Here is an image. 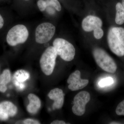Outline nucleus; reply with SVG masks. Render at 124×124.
I'll use <instances>...</instances> for the list:
<instances>
[{
    "label": "nucleus",
    "instance_id": "5701e85b",
    "mask_svg": "<svg viewBox=\"0 0 124 124\" xmlns=\"http://www.w3.org/2000/svg\"><path fill=\"white\" fill-rule=\"evenodd\" d=\"M55 9L51 6H48L46 9V12L49 15H54L55 13Z\"/></svg>",
    "mask_w": 124,
    "mask_h": 124
},
{
    "label": "nucleus",
    "instance_id": "c85d7f7f",
    "mask_svg": "<svg viewBox=\"0 0 124 124\" xmlns=\"http://www.w3.org/2000/svg\"><path fill=\"white\" fill-rule=\"evenodd\" d=\"M122 5L124 8V0H122Z\"/></svg>",
    "mask_w": 124,
    "mask_h": 124
},
{
    "label": "nucleus",
    "instance_id": "f3484780",
    "mask_svg": "<svg viewBox=\"0 0 124 124\" xmlns=\"http://www.w3.org/2000/svg\"><path fill=\"white\" fill-rule=\"evenodd\" d=\"M114 80L112 78L109 77L102 79L99 82V85L101 87H104L112 85Z\"/></svg>",
    "mask_w": 124,
    "mask_h": 124
},
{
    "label": "nucleus",
    "instance_id": "a878e982",
    "mask_svg": "<svg viewBox=\"0 0 124 124\" xmlns=\"http://www.w3.org/2000/svg\"><path fill=\"white\" fill-rule=\"evenodd\" d=\"M51 124H66V122H64L63 121L58 120H56L54 121L53 122H51Z\"/></svg>",
    "mask_w": 124,
    "mask_h": 124
},
{
    "label": "nucleus",
    "instance_id": "6e6552de",
    "mask_svg": "<svg viewBox=\"0 0 124 124\" xmlns=\"http://www.w3.org/2000/svg\"><path fill=\"white\" fill-rule=\"evenodd\" d=\"M107 38L108 46L111 51L119 57L124 56V46L113 33L112 28L108 31Z\"/></svg>",
    "mask_w": 124,
    "mask_h": 124
},
{
    "label": "nucleus",
    "instance_id": "c756f323",
    "mask_svg": "<svg viewBox=\"0 0 124 124\" xmlns=\"http://www.w3.org/2000/svg\"><path fill=\"white\" fill-rule=\"evenodd\" d=\"M25 0V1H28V0Z\"/></svg>",
    "mask_w": 124,
    "mask_h": 124
},
{
    "label": "nucleus",
    "instance_id": "9d476101",
    "mask_svg": "<svg viewBox=\"0 0 124 124\" xmlns=\"http://www.w3.org/2000/svg\"><path fill=\"white\" fill-rule=\"evenodd\" d=\"M102 26V22L99 17L89 15L85 18L82 21V27L84 31L91 32Z\"/></svg>",
    "mask_w": 124,
    "mask_h": 124
},
{
    "label": "nucleus",
    "instance_id": "20e7f679",
    "mask_svg": "<svg viewBox=\"0 0 124 124\" xmlns=\"http://www.w3.org/2000/svg\"><path fill=\"white\" fill-rule=\"evenodd\" d=\"M57 55L53 46L47 48L41 55L40 60V66L42 71L46 75L49 76L53 73Z\"/></svg>",
    "mask_w": 124,
    "mask_h": 124
},
{
    "label": "nucleus",
    "instance_id": "aec40b11",
    "mask_svg": "<svg viewBox=\"0 0 124 124\" xmlns=\"http://www.w3.org/2000/svg\"><path fill=\"white\" fill-rule=\"evenodd\" d=\"M37 5L40 11L42 12L46 10V8L48 6V4L46 1L44 0H39L37 2Z\"/></svg>",
    "mask_w": 124,
    "mask_h": 124
},
{
    "label": "nucleus",
    "instance_id": "a211bd4d",
    "mask_svg": "<svg viewBox=\"0 0 124 124\" xmlns=\"http://www.w3.org/2000/svg\"><path fill=\"white\" fill-rule=\"evenodd\" d=\"M46 1L48 4V6L53 7L55 10L58 11H61L62 10V6L58 0H46Z\"/></svg>",
    "mask_w": 124,
    "mask_h": 124
},
{
    "label": "nucleus",
    "instance_id": "6ab92c4d",
    "mask_svg": "<svg viewBox=\"0 0 124 124\" xmlns=\"http://www.w3.org/2000/svg\"><path fill=\"white\" fill-rule=\"evenodd\" d=\"M116 112L117 115L124 116V100L118 104L116 109Z\"/></svg>",
    "mask_w": 124,
    "mask_h": 124
},
{
    "label": "nucleus",
    "instance_id": "7ed1b4c3",
    "mask_svg": "<svg viewBox=\"0 0 124 124\" xmlns=\"http://www.w3.org/2000/svg\"><path fill=\"white\" fill-rule=\"evenodd\" d=\"M53 45L57 54L63 60L67 62L73 60L75 55V49L70 43L64 39L57 38L54 41Z\"/></svg>",
    "mask_w": 124,
    "mask_h": 124
},
{
    "label": "nucleus",
    "instance_id": "2eb2a0df",
    "mask_svg": "<svg viewBox=\"0 0 124 124\" xmlns=\"http://www.w3.org/2000/svg\"><path fill=\"white\" fill-rule=\"evenodd\" d=\"M113 33L116 36L121 44L124 46V29L122 27L112 28Z\"/></svg>",
    "mask_w": 124,
    "mask_h": 124
},
{
    "label": "nucleus",
    "instance_id": "f257e3e1",
    "mask_svg": "<svg viewBox=\"0 0 124 124\" xmlns=\"http://www.w3.org/2000/svg\"><path fill=\"white\" fill-rule=\"evenodd\" d=\"M28 36L29 32L26 27L23 24H17L8 31L6 35V42L10 46H16L26 42Z\"/></svg>",
    "mask_w": 124,
    "mask_h": 124
},
{
    "label": "nucleus",
    "instance_id": "dca6fc26",
    "mask_svg": "<svg viewBox=\"0 0 124 124\" xmlns=\"http://www.w3.org/2000/svg\"><path fill=\"white\" fill-rule=\"evenodd\" d=\"M11 73L8 69H5L0 76V83L6 85L10 81Z\"/></svg>",
    "mask_w": 124,
    "mask_h": 124
},
{
    "label": "nucleus",
    "instance_id": "bb28decb",
    "mask_svg": "<svg viewBox=\"0 0 124 124\" xmlns=\"http://www.w3.org/2000/svg\"><path fill=\"white\" fill-rule=\"evenodd\" d=\"M16 124H23V121H18V122H16Z\"/></svg>",
    "mask_w": 124,
    "mask_h": 124
},
{
    "label": "nucleus",
    "instance_id": "f8f14e48",
    "mask_svg": "<svg viewBox=\"0 0 124 124\" xmlns=\"http://www.w3.org/2000/svg\"><path fill=\"white\" fill-rule=\"evenodd\" d=\"M28 98L29 103L27 106V110L31 114H35L40 108V100L37 96L32 93L29 94Z\"/></svg>",
    "mask_w": 124,
    "mask_h": 124
},
{
    "label": "nucleus",
    "instance_id": "4468645a",
    "mask_svg": "<svg viewBox=\"0 0 124 124\" xmlns=\"http://www.w3.org/2000/svg\"><path fill=\"white\" fill-rule=\"evenodd\" d=\"M116 23L119 25H121L124 23V8L121 3L118 2L116 4Z\"/></svg>",
    "mask_w": 124,
    "mask_h": 124
},
{
    "label": "nucleus",
    "instance_id": "393cba45",
    "mask_svg": "<svg viewBox=\"0 0 124 124\" xmlns=\"http://www.w3.org/2000/svg\"><path fill=\"white\" fill-rule=\"evenodd\" d=\"M5 24V20L2 15L0 14V30L3 28Z\"/></svg>",
    "mask_w": 124,
    "mask_h": 124
},
{
    "label": "nucleus",
    "instance_id": "423d86ee",
    "mask_svg": "<svg viewBox=\"0 0 124 124\" xmlns=\"http://www.w3.org/2000/svg\"><path fill=\"white\" fill-rule=\"evenodd\" d=\"M90 99L89 93L86 91L78 93L73 99L72 112L76 115L81 116L84 115L85 110V106Z\"/></svg>",
    "mask_w": 124,
    "mask_h": 124
},
{
    "label": "nucleus",
    "instance_id": "39448f33",
    "mask_svg": "<svg viewBox=\"0 0 124 124\" xmlns=\"http://www.w3.org/2000/svg\"><path fill=\"white\" fill-rule=\"evenodd\" d=\"M55 31V27L50 23H44L38 25L35 31V40L37 43L44 44L50 41Z\"/></svg>",
    "mask_w": 124,
    "mask_h": 124
},
{
    "label": "nucleus",
    "instance_id": "ddd939ff",
    "mask_svg": "<svg viewBox=\"0 0 124 124\" xmlns=\"http://www.w3.org/2000/svg\"><path fill=\"white\" fill-rule=\"evenodd\" d=\"M30 77V75L28 72L24 70H19L14 74V78L15 79V84L16 86L22 89L24 88V85L20 82H24Z\"/></svg>",
    "mask_w": 124,
    "mask_h": 124
},
{
    "label": "nucleus",
    "instance_id": "f03ea898",
    "mask_svg": "<svg viewBox=\"0 0 124 124\" xmlns=\"http://www.w3.org/2000/svg\"><path fill=\"white\" fill-rule=\"evenodd\" d=\"M93 54L96 63L103 70L111 73L116 72L117 67L115 62L104 50L95 48Z\"/></svg>",
    "mask_w": 124,
    "mask_h": 124
},
{
    "label": "nucleus",
    "instance_id": "4be33fe9",
    "mask_svg": "<svg viewBox=\"0 0 124 124\" xmlns=\"http://www.w3.org/2000/svg\"><path fill=\"white\" fill-rule=\"evenodd\" d=\"M23 124H40V122L37 120L33 119H28L24 120L23 121Z\"/></svg>",
    "mask_w": 124,
    "mask_h": 124
},
{
    "label": "nucleus",
    "instance_id": "b1692460",
    "mask_svg": "<svg viewBox=\"0 0 124 124\" xmlns=\"http://www.w3.org/2000/svg\"><path fill=\"white\" fill-rule=\"evenodd\" d=\"M7 90L6 85L0 83V91L1 93H4Z\"/></svg>",
    "mask_w": 124,
    "mask_h": 124
},
{
    "label": "nucleus",
    "instance_id": "cd10ccee",
    "mask_svg": "<svg viewBox=\"0 0 124 124\" xmlns=\"http://www.w3.org/2000/svg\"><path fill=\"white\" fill-rule=\"evenodd\" d=\"M110 124H120V123H119V122H111L110 123Z\"/></svg>",
    "mask_w": 124,
    "mask_h": 124
},
{
    "label": "nucleus",
    "instance_id": "9b49d317",
    "mask_svg": "<svg viewBox=\"0 0 124 124\" xmlns=\"http://www.w3.org/2000/svg\"><path fill=\"white\" fill-rule=\"evenodd\" d=\"M64 94L61 89L56 88L50 91L48 96L51 100L54 101L53 108L54 110L62 108L64 101Z\"/></svg>",
    "mask_w": 124,
    "mask_h": 124
},
{
    "label": "nucleus",
    "instance_id": "0eeeda50",
    "mask_svg": "<svg viewBox=\"0 0 124 124\" xmlns=\"http://www.w3.org/2000/svg\"><path fill=\"white\" fill-rule=\"evenodd\" d=\"M67 82L69 84L68 88L71 91H75L85 87L88 84L89 80L81 79L80 72L76 70L70 75Z\"/></svg>",
    "mask_w": 124,
    "mask_h": 124
},
{
    "label": "nucleus",
    "instance_id": "1a4fd4ad",
    "mask_svg": "<svg viewBox=\"0 0 124 124\" xmlns=\"http://www.w3.org/2000/svg\"><path fill=\"white\" fill-rule=\"evenodd\" d=\"M17 108L15 105L8 101L0 103V120H6L9 117H13L17 114Z\"/></svg>",
    "mask_w": 124,
    "mask_h": 124
},
{
    "label": "nucleus",
    "instance_id": "412c9836",
    "mask_svg": "<svg viewBox=\"0 0 124 124\" xmlns=\"http://www.w3.org/2000/svg\"><path fill=\"white\" fill-rule=\"evenodd\" d=\"M104 34V32L101 28H98L93 31V35L96 39H99L102 38Z\"/></svg>",
    "mask_w": 124,
    "mask_h": 124
}]
</instances>
